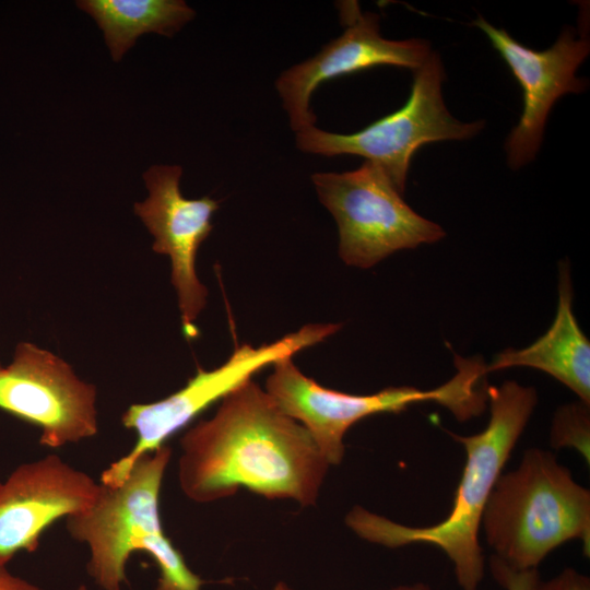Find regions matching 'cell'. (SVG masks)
Listing matches in <instances>:
<instances>
[{
	"mask_svg": "<svg viewBox=\"0 0 590 590\" xmlns=\"http://www.w3.org/2000/svg\"><path fill=\"white\" fill-rule=\"evenodd\" d=\"M554 448L573 447L590 461L589 404L579 401L557 410L551 430Z\"/></svg>",
	"mask_w": 590,
	"mask_h": 590,
	"instance_id": "2e32d148",
	"label": "cell"
},
{
	"mask_svg": "<svg viewBox=\"0 0 590 590\" xmlns=\"http://www.w3.org/2000/svg\"><path fill=\"white\" fill-rule=\"evenodd\" d=\"M344 25L342 35L329 42L314 57L280 74L276 91L295 132L315 126L310 97L324 81L379 66L421 68L432 54L426 39L391 40L379 32V17L362 12L354 1L338 4Z\"/></svg>",
	"mask_w": 590,
	"mask_h": 590,
	"instance_id": "30bf717a",
	"label": "cell"
},
{
	"mask_svg": "<svg viewBox=\"0 0 590 590\" xmlns=\"http://www.w3.org/2000/svg\"><path fill=\"white\" fill-rule=\"evenodd\" d=\"M180 447V488L201 504L245 487L310 506L329 468L307 429L251 379L224 397L211 418L189 428Z\"/></svg>",
	"mask_w": 590,
	"mask_h": 590,
	"instance_id": "6da1fadb",
	"label": "cell"
},
{
	"mask_svg": "<svg viewBox=\"0 0 590 590\" xmlns=\"http://www.w3.org/2000/svg\"><path fill=\"white\" fill-rule=\"evenodd\" d=\"M170 457L166 444L140 457L120 485L99 483L94 504L66 518L70 536L87 546L86 570L102 590H122L134 552L154 559L160 571L155 590H202V579L188 567L161 521L160 493Z\"/></svg>",
	"mask_w": 590,
	"mask_h": 590,
	"instance_id": "3957f363",
	"label": "cell"
},
{
	"mask_svg": "<svg viewBox=\"0 0 590 590\" xmlns=\"http://www.w3.org/2000/svg\"><path fill=\"white\" fill-rule=\"evenodd\" d=\"M472 25L483 31L510 68L523 92V109L509 133L505 150L508 166L517 170L534 160L542 144L545 122L555 102L565 94L582 93L587 80L576 71L590 51L589 39L565 27L550 48L533 50L512 38L504 28L481 15Z\"/></svg>",
	"mask_w": 590,
	"mask_h": 590,
	"instance_id": "7c38bea8",
	"label": "cell"
},
{
	"mask_svg": "<svg viewBox=\"0 0 590 590\" xmlns=\"http://www.w3.org/2000/svg\"><path fill=\"white\" fill-rule=\"evenodd\" d=\"M489 421L479 434L450 436L462 444L467 462L448 516L429 527H408L361 506L346 516V524L362 539L388 547L424 543L439 547L451 560L462 590H477L485 571L479 542L482 517L538 402L536 391L517 381L488 386Z\"/></svg>",
	"mask_w": 590,
	"mask_h": 590,
	"instance_id": "7a4b0ae2",
	"label": "cell"
},
{
	"mask_svg": "<svg viewBox=\"0 0 590 590\" xmlns=\"http://www.w3.org/2000/svg\"><path fill=\"white\" fill-rule=\"evenodd\" d=\"M98 492L99 483L57 455L20 464L0 482V565L35 552L47 528L87 510Z\"/></svg>",
	"mask_w": 590,
	"mask_h": 590,
	"instance_id": "4fadbf2b",
	"label": "cell"
},
{
	"mask_svg": "<svg viewBox=\"0 0 590 590\" xmlns=\"http://www.w3.org/2000/svg\"><path fill=\"white\" fill-rule=\"evenodd\" d=\"M1 368H2V365H1V363H0V369H1Z\"/></svg>",
	"mask_w": 590,
	"mask_h": 590,
	"instance_id": "603a6c76",
	"label": "cell"
},
{
	"mask_svg": "<svg viewBox=\"0 0 590 590\" xmlns=\"http://www.w3.org/2000/svg\"><path fill=\"white\" fill-rule=\"evenodd\" d=\"M391 590H430L429 586L423 582H417L413 585H402L398 586Z\"/></svg>",
	"mask_w": 590,
	"mask_h": 590,
	"instance_id": "ffe728a7",
	"label": "cell"
},
{
	"mask_svg": "<svg viewBox=\"0 0 590 590\" xmlns=\"http://www.w3.org/2000/svg\"><path fill=\"white\" fill-rule=\"evenodd\" d=\"M340 328L339 323H309L259 347L243 344L221 366L211 370L198 368L196 375L170 396L152 403L130 405L123 412L121 423L137 434V441L128 453L102 472L99 483L109 487L120 485L140 457L164 446L170 436L214 402L264 367L326 340Z\"/></svg>",
	"mask_w": 590,
	"mask_h": 590,
	"instance_id": "ba28073f",
	"label": "cell"
},
{
	"mask_svg": "<svg viewBox=\"0 0 590 590\" xmlns=\"http://www.w3.org/2000/svg\"><path fill=\"white\" fill-rule=\"evenodd\" d=\"M96 393L66 361L31 342L19 343L0 369V410L39 428L47 448L97 434Z\"/></svg>",
	"mask_w": 590,
	"mask_h": 590,
	"instance_id": "9c48e42d",
	"label": "cell"
},
{
	"mask_svg": "<svg viewBox=\"0 0 590 590\" xmlns=\"http://www.w3.org/2000/svg\"><path fill=\"white\" fill-rule=\"evenodd\" d=\"M536 590H590V579L573 568H565L547 581H540Z\"/></svg>",
	"mask_w": 590,
	"mask_h": 590,
	"instance_id": "ac0fdd59",
	"label": "cell"
},
{
	"mask_svg": "<svg viewBox=\"0 0 590 590\" xmlns=\"http://www.w3.org/2000/svg\"><path fill=\"white\" fill-rule=\"evenodd\" d=\"M0 590H43L37 585L13 575L5 565H0Z\"/></svg>",
	"mask_w": 590,
	"mask_h": 590,
	"instance_id": "d6986e66",
	"label": "cell"
},
{
	"mask_svg": "<svg viewBox=\"0 0 590 590\" xmlns=\"http://www.w3.org/2000/svg\"><path fill=\"white\" fill-rule=\"evenodd\" d=\"M495 556L515 569L538 568L573 539L590 552V492L551 452L527 450L514 471L500 474L482 523Z\"/></svg>",
	"mask_w": 590,
	"mask_h": 590,
	"instance_id": "277c9868",
	"label": "cell"
},
{
	"mask_svg": "<svg viewBox=\"0 0 590 590\" xmlns=\"http://www.w3.org/2000/svg\"><path fill=\"white\" fill-rule=\"evenodd\" d=\"M489 567L494 579L505 590H536L541 581L538 568L515 569L493 555Z\"/></svg>",
	"mask_w": 590,
	"mask_h": 590,
	"instance_id": "e0dca14e",
	"label": "cell"
},
{
	"mask_svg": "<svg viewBox=\"0 0 590 590\" xmlns=\"http://www.w3.org/2000/svg\"><path fill=\"white\" fill-rule=\"evenodd\" d=\"M179 165H153L143 179L148 198L134 203L154 241L152 249L170 260V281L176 291L182 331L188 340L199 335L196 320L206 305L208 290L199 280L196 259L212 231L211 219L219 201L205 196L186 198L180 190Z\"/></svg>",
	"mask_w": 590,
	"mask_h": 590,
	"instance_id": "8fae6325",
	"label": "cell"
},
{
	"mask_svg": "<svg viewBox=\"0 0 590 590\" xmlns=\"http://www.w3.org/2000/svg\"><path fill=\"white\" fill-rule=\"evenodd\" d=\"M455 366L456 375L430 390L402 386L358 396L320 386L305 376L292 357H286L273 364L266 391L284 414L307 429L331 465L342 461L347 429L367 416L399 413L423 402L445 406L459 421L480 415L487 401L486 364L480 357L463 358L455 354Z\"/></svg>",
	"mask_w": 590,
	"mask_h": 590,
	"instance_id": "5b68a950",
	"label": "cell"
},
{
	"mask_svg": "<svg viewBox=\"0 0 590 590\" xmlns=\"http://www.w3.org/2000/svg\"><path fill=\"white\" fill-rule=\"evenodd\" d=\"M573 285L567 261L559 264L558 303L548 330L523 349L508 347L497 354L486 371L531 367L554 377L580 401L590 404V342L573 311Z\"/></svg>",
	"mask_w": 590,
	"mask_h": 590,
	"instance_id": "5bb4252c",
	"label": "cell"
},
{
	"mask_svg": "<svg viewBox=\"0 0 590 590\" xmlns=\"http://www.w3.org/2000/svg\"><path fill=\"white\" fill-rule=\"evenodd\" d=\"M75 590H87L85 585H80Z\"/></svg>",
	"mask_w": 590,
	"mask_h": 590,
	"instance_id": "7402d4cb",
	"label": "cell"
},
{
	"mask_svg": "<svg viewBox=\"0 0 590 590\" xmlns=\"http://www.w3.org/2000/svg\"><path fill=\"white\" fill-rule=\"evenodd\" d=\"M411 93L405 104L364 129L341 134L315 126L296 133V146L324 156L358 155L378 165L402 193L410 164L423 145L445 140H465L477 134L484 121L462 122L448 111L441 95L446 78L437 52L413 71Z\"/></svg>",
	"mask_w": 590,
	"mask_h": 590,
	"instance_id": "8992f818",
	"label": "cell"
},
{
	"mask_svg": "<svg viewBox=\"0 0 590 590\" xmlns=\"http://www.w3.org/2000/svg\"><path fill=\"white\" fill-rule=\"evenodd\" d=\"M320 202L339 232V256L369 269L393 252L445 237L441 226L416 213L384 170L366 161L354 170L311 176Z\"/></svg>",
	"mask_w": 590,
	"mask_h": 590,
	"instance_id": "52a82bcc",
	"label": "cell"
},
{
	"mask_svg": "<svg viewBox=\"0 0 590 590\" xmlns=\"http://www.w3.org/2000/svg\"><path fill=\"white\" fill-rule=\"evenodd\" d=\"M76 5L103 31L115 61L133 47L139 36L157 33L172 37L196 15L182 0H81Z\"/></svg>",
	"mask_w": 590,
	"mask_h": 590,
	"instance_id": "9a60e30c",
	"label": "cell"
},
{
	"mask_svg": "<svg viewBox=\"0 0 590 590\" xmlns=\"http://www.w3.org/2000/svg\"><path fill=\"white\" fill-rule=\"evenodd\" d=\"M273 590H291L285 583L279 582L275 585Z\"/></svg>",
	"mask_w": 590,
	"mask_h": 590,
	"instance_id": "44dd1931",
	"label": "cell"
}]
</instances>
